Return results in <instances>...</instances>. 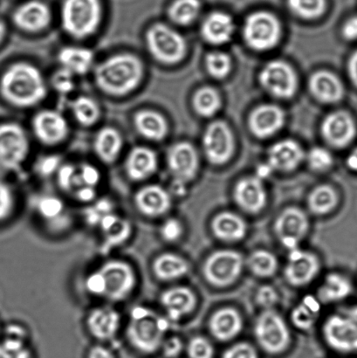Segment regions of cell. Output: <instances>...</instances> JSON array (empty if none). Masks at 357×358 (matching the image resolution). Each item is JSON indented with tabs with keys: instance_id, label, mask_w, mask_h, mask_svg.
<instances>
[{
	"instance_id": "cell-63",
	"label": "cell",
	"mask_w": 357,
	"mask_h": 358,
	"mask_svg": "<svg viewBox=\"0 0 357 358\" xmlns=\"http://www.w3.org/2000/svg\"><path fill=\"white\" fill-rule=\"evenodd\" d=\"M0 336H1V329H0Z\"/></svg>"
},
{
	"instance_id": "cell-53",
	"label": "cell",
	"mask_w": 357,
	"mask_h": 358,
	"mask_svg": "<svg viewBox=\"0 0 357 358\" xmlns=\"http://www.w3.org/2000/svg\"><path fill=\"white\" fill-rule=\"evenodd\" d=\"M52 86L57 92L62 94L71 93L75 89L73 73L64 69H59L52 77Z\"/></svg>"
},
{
	"instance_id": "cell-33",
	"label": "cell",
	"mask_w": 357,
	"mask_h": 358,
	"mask_svg": "<svg viewBox=\"0 0 357 358\" xmlns=\"http://www.w3.org/2000/svg\"><path fill=\"white\" fill-rule=\"evenodd\" d=\"M309 87L314 96L323 103H337L344 96V86L340 80L330 72L320 71L314 73L311 77Z\"/></svg>"
},
{
	"instance_id": "cell-43",
	"label": "cell",
	"mask_w": 357,
	"mask_h": 358,
	"mask_svg": "<svg viewBox=\"0 0 357 358\" xmlns=\"http://www.w3.org/2000/svg\"><path fill=\"white\" fill-rule=\"evenodd\" d=\"M28 339L3 333L0 336V358H34Z\"/></svg>"
},
{
	"instance_id": "cell-41",
	"label": "cell",
	"mask_w": 357,
	"mask_h": 358,
	"mask_svg": "<svg viewBox=\"0 0 357 358\" xmlns=\"http://www.w3.org/2000/svg\"><path fill=\"white\" fill-rule=\"evenodd\" d=\"M71 110L75 120L84 127H90L99 121L101 110L99 105L92 98L79 96L73 101Z\"/></svg>"
},
{
	"instance_id": "cell-59",
	"label": "cell",
	"mask_w": 357,
	"mask_h": 358,
	"mask_svg": "<svg viewBox=\"0 0 357 358\" xmlns=\"http://www.w3.org/2000/svg\"><path fill=\"white\" fill-rule=\"evenodd\" d=\"M342 34L346 40H357V16L351 17L342 28Z\"/></svg>"
},
{
	"instance_id": "cell-1",
	"label": "cell",
	"mask_w": 357,
	"mask_h": 358,
	"mask_svg": "<svg viewBox=\"0 0 357 358\" xmlns=\"http://www.w3.org/2000/svg\"><path fill=\"white\" fill-rule=\"evenodd\" d=\"M139 285L136 266L128 259L112 257L101 262L83 279L87 296L115 305L134 296Z\"/></svg>"
},
{
	"instance_id": "cell-9",
	"label": "cell",
	"mask_w": 357,
	"mask_h": 358,
	"mask_svg": "<svg viewBox=\"0 0 357 358\" xmlns=\"http://www.w3.org/2000/svg\"><path fill=\"white\" fill-rule=\"evenodd\" d=\"M245 259L240 252L221 249L213 252L203 266L206 282L217 287L232 285L243 271Z\"/></svg>"
},
{
	"instance_id": "cell-13",
	"label": "cell",
	"mask_w": 357,
	"mask_h": 358,
	"mask_svg": "<svg viewBox=\"0 0 357 358\" xmlns=\"http://www.w3.org/2000/svg\"><path fill=\"white\" fill-rule=\"evenodd\" d=\"M122 317L114 305L105 303L91 308L85 317V328L91 338L105 343L117 338L121 331Z\"/></svg>"
},
{
	"instance_id": "cell-48",
	"label": "cell",
	"mask_w": 357,
	"mask_h": 358,
	"mask_svg": "<svg viewBox=\"0 0 357 358\" xmlns=\"http://www.w3.org/2000/svg\"><path fill=\"white\" fill-rule=\"evenodd\" d=\"M159 233L162 241L167 243H175L180 240L184 234V224L177 217H170L163 221Z\"/></svg>"
},
{
	"instance_id": "cell-35",
	"label": "cell",
	"mask_w": 357,
	"mask_h": 358,
	"mask_svg": "<svg viewBox=\"0 0 357 358\" xmlns=\"http://www.w3.org/2000/svg\"><path fill=\"white\" fill-rule=\"evenodd\" d=\"M133 122L139 134L150 141H162L169 131L166 118L156 111L140 110L135 114Z\"/></svg>"
},
{
	"instance_id": "cell-12",
	"label": "cell",
	"mask_w": 357,
	"mask_h": 358,
	"mask_svg": "<svg viewBox=\"0 0 357 358\" xmlns=\"http://www.w3.org/2000/svg\"><path fill=\"white\" fill-rule=\"evenodd\" d=\"M276 237L289 250L298 248L309 230V220L303 210L290 206L283 210L275 221Z\"/></svg>"
},
{
	"instance_id": "cell-40",
	"label": "cell",
	"mask_w": 357,
	"mask_h": 358,
	"mask_svg": "<svg viewBox=\"0 0 357 358\" xmlns=\"http://www.w3.org/2000/svg\"><path fill=\"white\" fill-rule=\"evenodd\" d=\"M247 265L254 275L261 278L274 276L279 268L277 257L272 252L263 249L252 252L247 259Z\"/></svg>"
},
{
	"instance_id": "cell-62",
	"label": "cell",
	"mask_w": 357,
	"mask_h": 358,
	"mask_svg": "<svg viewBox=\"0 0 357 358\" xmlns=\"http://www.w3.org/2000/svg\"><path fill=\"white\" fill-rule=\"evenodd\" d=\"M6 35V27L2 20H0V44L2 43Z\"/></svg>"
},
{
	"instance_id": "cell-39",
	"label": "cell",
	"mask_w": 357,
	"mask_h": 358,
	"mask_svg": "<svg viewBox=\"0 0 357 358\" xmlns=\"http://www.w3.org/2000/svg\"><path fill=\"white\" fill-rule=\"evenodd\" d=\"M320 313V303L316 298L307 296L293 308L291 320L296 327L307 331L313 327Z\"/></svg>"
},
{
	"instance_id": "cell-17",
	"label": "cell",
	"mask_w": 357,
	"mask_h": 358,
	"mask_svg": "<svg viewBox=\"0 0 357 358\" xmlns=\"http://www.w3.org/2000/svg\"><path fill=\"white\" fill-rule=\"evenodd\" d=\"M159 301L166 317L171 322H180L187 317L198 304L196 294L185 286L168 287L160 294Z\"/></svg>"
},
{
	"instance_id": "cell-4",
	"label": "cell",
	"mask_w": 357,
	"mask_h": 358,
	"mask_svg": "<svg viewBox=\"0 0 357 358\" xmlns=\"http://www.w3.org/2000/svg\"><path fill=\"white\" fill-rule=\"evenodd\" d=\"M170 321L147 306L133 308L125 324L126 341L134 352L152 356L161 350Z\"/></svg>"
},
{
	"instance_id": "cell-54",
	"label": "cell",
	"mask_w": 357,
	"mask_h": 358,
	"mask_svg": "<svg viewBox=\"0 0 357 358\" xmlns=\"http://www.w3.org/2000/svg\"><path fill=\"white\" fill-rule=\"evenodd\" d=\"M256 303L264 310H272L279 301V294L274 287L261 286L256 293Z\"/></svg>"
},
{
	"instance_id": "cell-26",
	"label": "cell",
	"mask_w": 357,
	"mask_h": 358,
	"mask_svg": "<svg viewBox=\"0 0 357 358\" xmlns=\"http://www.w3.org/2000/svg\"><path fill=\"white\" fill-rule=\"evenodd\" d=\"M190 265L187 259L173 252H163L153 258L150 264L154 278L160 282H173L183 278L189 273Z\"/></svg>"
},
{
	"instance_id": "cell-23",
	"label": "cell",
	"mask_w": 357,
	"mask_h": 358,
	"mask_svg": "<svg viewBox=\"0 0 357 358\" xmlns=\"http://www.w3.org/2000/svg\"><path fill=\"white\" fill-rule=\"evenodd\" d=\"M321 129L325 139L337 148L349 145L356 135V122L345 111H337L328 115Z\"/></svg>"
},
{
	"instance_id": "cell-6",
	"label": "cell",
	"mask_w": 357,
	"mask_h": 358,
	"mask_svg": "<svg viewBox=\"0 0 357 358\" xmlns=\"http://www.w3.org/2000/svg\"><path fill=\"white\" fill-rule=\"evenodd\" d=\"M323 331L330 348L342 353H356L357 305L344 308L328 317Z\"/></svg>"
},
{
	"instance_id": "cell-37",
	"label": "cell",
	"mask_w": 357,
	"mask_h": 358,
	"mask_svg": "<svg viewBox=\"0 0 357 358\" xmlns=\"http://www.w3.org/2000/svg\"><path fill=\"white\" fill-rule=\"evenodd\" d=\"M62 69L75 75H85L92 69L94 55L92 50L86 48L65 47L58 54Z\"/></svg>"
},
{
	"instance_id": "cell-34",
	"label": "cell",
	"mask_w": 357,
	"mask_h": 358,
	"mask_svg": "<svg viewBox=\"0 0 357 358\" xmlns=\"http://www.w3.org/2000/svg\"><path fill=\"white\" fill-rule=\"evenodd\" d=\"M124 138L121 133L113 127H104L97 132L94 142V149L101 162L111 164L120 156Z\"/></svg>"
},
{
	"instance_id": "cell-50",
	"label": "cell",
	"mask_w": 357,
	"mask_h": 358,
	"mask_svg": "<svg viewBox=\"0 0 357 358\" xmlns=\"http://www.w3.org/2000/svg\"><path fill=\"white\" fill-rule=\"evenodd\" d=\"M189 358H213L214 348L208 339L203 336H195L187 345Z\"/></svg>"
},
{
	"instance_id": "cell-27",
	"label": "cell",
	"mask_w": 357,
	"mask_h": 358,
	"mask_svg": "<svg viewBox=\"0 0 357 358\" xmlns=\"http://www.w3.org/2000/svg\"><path fill=\"white\" fill-rule=\"evenodd\" d=\"M99 228L103 244L114 248L121 247L131 238L133 226L128 219L110 212L104 214L97 224Z\"/></svg>"
},
{
	"instance_id": "cell-36",
	"label": "cell",
	"mask_w": 357,
	"mask_h": 358,
	"mask_svg": "<svg viewBox=\"0 0 357 358\" xmlns=\"http://www.w3.org/2000/svg\"><path fill=\"white\" fill-rule=\"evenodd\" d=\"M234 31L232 17L226 13H214L205 20L202 27V35L206 41L222 45L231 40Z\"/></svg>"
},
{
	"instance_id": "cell-5",
	"label": "cell",
	"mask_w": 357,
	"mask_h": 358,
	"mask_svg": "<svg viewBox=\"0 0 357 358\" xmlns=\"http://www.w3.org/2000/svg\"><path fill=\"white\" fill-rule=\"evenodd\" d=\"M103 7L100 0H64L61 8L62 28L78 40L92 36L100 26Z\"/></svg>"
},
{
	"instance_id": "cell-32",
	"label": "cell",
	"mask_w": 357,
	"mask_h": 358,
	"mask_svg": "<svg viewBox=\"0 0 357 358\" xmlns=\"http://www.w3.org/2000/svg\"><path fill=\"white\" fill-rule=\"evenodd\" d=\"M353 292V284L347 275L342 273H330L325 277L318 289V301L321 303H335L347 299Z\"/></svg>"
},
{
	"instance_id": "cell-7",
	"label": "cell",
	"mask_w": 357,
	"mask_h": 358,
	"mask_svg": "<svg viewBox=\"0 0 357 358\" xmlns=\"http://www.w3.org/2000/svg\"><path fill=\"white\" fill-rule=\"evenodd\" d=\"M145 41L150 55L163 64H176L187 52L184 38L166 24H152L146 31Z\"/></svg>"
},
{
	"instance_id": "cell-47",
	"label": "cell",
	"mask_w": 357,
	"mask_h": 358,
	"mask_svg": "<svg viewBox=\"0 0 357 358\" xmlns=\"http://www.w3.org/2000/svg\"><path fill=\"white\" fill-rule=\"evenodd\" d=\"M206 66L210 75L214 78L222 79L230 73L232 63L228 55L223 52H212L206 58Z\"/></svg>"
},
{
	"instance_id": "cell-46",
	"label": "cell",
	"mask_w": 357,
	"mask_h": 358,
	"mask_svg": "<svg viewBox=\"0 0 357 358\" xmlns=\"http://www.w3.org/2000/svg\"><path fill=\"white\" fill-rule=\"evenodd\" d=\"M17 207L15 192L7 182L0 180V223L10 220L15 213Z\"/></svg>"
},
{
	"instance_id": "cell-2",
	"label": "cell",
	"mask_w": 357,
	"mask_h": 358,
	"mask_svg": "<svg viewBox=\"0 0 357 358\" xmlns=\"http://www.w3.org/2000/svg\"><path fill=\"white\" fill-rule=\"evenodd\" d=\"M0 94L7 103L30 108L47 96V83L40 69L27 62L10 66L0 78Z\"/></svg>"
},
{
	"instance_id": "cell-24",
	"label": "cell",
	"mask_w": 357,
	"mask_h": 358,
	"mask_svg": "<svg viewBox=\"0 0 357 358\" xmlns=\"http://www.w3.org/2000/svg\"><path fill=\"white\" fill-rule=\"evenodd\" d=\"M157 166L159 160L155 152L148 147L136 146L126 159L125 174L132 182H145L156 173Z\"/></svg>"
},
{
	"instance_id": "cell-51",
	"label": "cell",
	"mask_w": 357,
	"mask_h": 358,
	"mask_svg": "<svg viewBox=\"0 0 357 358\" xmlns=\"http://www.w3.org/2000/svg\"><path fill=\"white\" fill-rule=\"evenodd\" d=\"M57 182L63 192L73 193L77 187V166L64 164L59 166L57 173Z\"/></svg>"
},
{
	"instance_id": "cell-22",
	"label": "cell",
	"mask_w": 357,
	"mask_h": 358,
	"mask_svg": "<svg viewBox=\"0 0 357 358\" xmlns=\"http://www.w3.org/2000/svg\"><path fill=\"white\" fill-rule=\"evenodd\" d=\"M233 195L237 206L248 213H261L267 206V189L258 177L241 179L234 188Z\"/></svg>"
},
{
	"instance_id": "cell-42",
	"label": "cell",
	"mask_w": 357,
	"mask_h": 358,
	"mask_svg": "<svg viewBox=\"0 0 357 358\" xmlns=\"http://www.w3.org/2000/svg\"><path fill=\"white\" fill-rule=\"evenodd\" d=\"M201 10L199 0H175L169 8V17L174 23L187 26L197 19Z\"/></svg>"
},
{
	"instance_id": "cell-61",
	"label": "cell",
	"mask_w": 357,
	"mask_h": 358,
	"mask_svg": "<svg viewBox=\"0 0 357 358\" xmlns=\"http://www.w3.org/2000/svg\"><path fill=\"white\" fill-rule=\"evenodd\" d=\"M347 166L349 169L357 173V148L349 154L347 159Z\"/></svg>"
},
{
	"instance_id": "cell-25",
	"label": "cell",
	"mask_w": 357,
	"mask_h": 358,
	"mask_svg": "<svg viewBox=\"0 0 357 358\" xmlns=\"http://www.w3.org/2000/svg\"><path fill=\"white\" fill-rule=\"evenodd\" d=\"M13 23L20 29L38 33L51 22V10L45 3L31 0L21 5L13 15Z\"/></svg>"
},
{
	"instance_id": "cell-60",
	"label": "cell",
	"mask_w": 357,
	"mask_h": 358,
	"mask_svg": "<svg viewBox=\"0 0 357 358\" xmlns=\"http://www.w3.org/2000/svg\"><path fill=\"white\" fill-rule=\"evenodd\" d=\"M349 73L352 82L357 87V51L353 54L349 62Z\"/></svg>"
},
{
	"instance_id": "cell-19",
	"label": "cell",
	"mask_w": 357,
	"mask_h": 358,
	"mask_svg": "<svg viewBox=\"0 0 357 358\" xmlns=\"http://www.w3.org/2000/svg\"><path fill=\"white\" fill-rule=\"evenodd\" d=\"M203 143L206 157L212 164H225L233 155V134L225 122H214L209 125Z\"/></svg>"
},
{
	"instance_id": "cell-18",
	"label": "cell",
	"mask_w": 357,
	"mask_h": 358,
	"mask_svg": "<svg viewBox=\"0 0 357 358\" xmlns=\"http://www.w3.org/2000/svg\"><path fill=\"white\" fill-rule=\"evenodd\" d=\"M35 136L44 145H55L69 135V125L59 112L45 110L35 115L31 122Z\"/></svg>"
},
{
	"instance_id": "cell-56",
	"label": "cell",
	"mask_w": 357,
	"mask_h": 358,
	"mask_svg": "<svg viewBox=\"0 0 357 358\" xmlns=\"http://www.w3.org/2000/svg\"><path fill=\"white\" fill-rule=\"evenodd\" d=\"M184 343L178 336H166L160 352L166 358H177L183 352Z\"/></svg>"
},
{
	"instance_id": "cell-38",
	"label": "cell",
	"mask_w": 357,
	"mask_h": 358,
	"mask_svg": "<svg viewBox=\"0 0 357 358\" xmlns=\"http://www.w3.org/2000/svg\"><path fill=\"white\" fill-rule=\"evenodd\" d=\"M338 202L337 191L328 185L317 186L307 196V207L314 215H326L337 208Z\"/></svg>"
},
{
	"instance_id": "cell-21",
	"label": "cell",
	"mask_w": 357,
	"mask_h": 358,
	"mask_svg": "<svg viewBox=\"0 0 357 358\" xmlns=\"http://www.w3.org/2000/svg\"><path fill=\"white\" fill-rule=\"evenodd\" d=\"M34 208L42 223L54 233H62L71 227L72 219L68 207L59 196H41L35 203Z\"/></svg>"
},
{
	"instance_id": "cell-3",
	"label": "cell",
	"mask_w": 357,
	"mask_h": 358,
	"mask_svg": "<svg viewBox=\"0 0 357 358\" xmlns=\"http://www.w3.org/2000/svg\"><path fill=\"white\" fill-rule=\"evenodd\" d=\"M145 75V66L138 56L120 54L104 59L94 69L98 89L111 96H124L138 89Z\"/></svg>"
},
{
	"instance_id": "cell-31",
	"label": "cell",
	"mask_w": 357,
	"mask_h": 358,
	"mask_svg": "<svg viewBox=\"0 0 357 358\" xmlns=\"http://www.w3.org/2000/svg\"><path fill=\"white\" fill-rule=\"evenodd\" d=\"M303 159L302 148L292 140L276 143L268 153V164L274 171H293L299 166Z\"/></svg>"
},
{
	"instance_id": "cell-49",
	"label": "cell",
	"mask_w": 357,
	"mask_h": 358,
	"mask_svg": "<svg viewBox=\"0 0 357 358\" xmlns=\"http://www.w3.org/2000/svg\"><path fill=\"white\" fill-rule=\"evenodd\" d=\"M101 178L100 171L96 166L90 164H80L79 167H77L76 189L82 187V186H89V187L97 189V186L100 184Z\"/></svg>"
},
{
	"instance_id": "cell-58",
	"label": "cell",
	"mask_w": 357,
	"mask_h": 358,
	"mask_svg": "<svg viewBox=\"0 0 357 358\" xmlns=\"http://www.w3.org/2000/svg\"><path fill=\"white\" fill-rule=\"evenodd\" d=\"M87 358H117V356L105 343H97L87 350Z\"/></svg>"
},
{
	"instance_id": "cell-52",
	"label": "cell",
	"mask_w": 357,
	"mask_h": 358,
	"mask_svg": "<svg viewBox=\"0 0 357 358\" xmlns=\"http://www.w3.org/2000/svg\"><path fill=\"white\" fill-rule=\"evenodd\" d=\"M309 164L311 169L316 171H325L333 164V157L327 150L323 148H314L309 154Z\"/></svg>"
},
{
	"instance_id": "cell-11",
	"label": "cell",
	"mask_w": 357,
	"mask_h": 358,
	"mask_svg": "<svg viewBox=\"0 0 357 358\" xmlns=\"http://www.w3.org/2000/svg\"><path fill=\"white\" fill-rule=\"evenodd\" d=\"M244 37L247 43L254 50H269L277 45L281 37L279 20L269 13L252 14L245 24Z\"/></svg>"
},
{
	"instance_id": "cell-10",
	"label": "cell",
	"mask_w": 357,
	"mask_h": 358,
	"mask_svg": "<svg viewBox=\"0 0 357 358\" xmlns=\"http://www.w3.org/2000/svg\"><path fill=\"white\" fill-rule=\"evenodd\" d=\"M254 335L258 345L272 355L288 349L291 339L284 319L274 310H265L258 315L255 322Z\"/></svg>"
},
{
	"instance_id": "cell-57",
	"label": "cell",
	"mask_w": 357,
	"mask_h": 358,
	"mask_svg": "<svg viewBox=\"0 0 357 358\" xmlns=\"http://www.w3.org/2000/svg\"><path fill=\"white\" fill-rule=\"evenodd\" d=\"M59 162H61V160H59L57 156L44 157L38 163V170L43 176H49V175L57 173L59 166H61Z\"/></svg>"
},
{
	"instance_id": "cell-14",
	"label": "cell",
	"mask_w": 357,
	"mask_h": 358,
	"mask_svg": "<svg viewBox=\"0 0 357 358\" xmlns=\"http://www.w3.org/2000/svg\"><path fill=\"white\" fill-rule=\"evenodd\" d=\"M133 206L136 212L145 219L159 220L170 213L173 207V198L163 186L145 185L133 196Z\"/></svg>"
},
{
	"instance_id": "cell-55",
	"label": "cell",
	"mask_w": 357,
	"mask_h": 358,
	"mask_svg": "<svg viewBox=\"0 0 357 358\" xmlns=\"http://www.w3.org/2000/svg\"><path fill=\"white\" fill-rule=\"evenodd\" d=\"M222 358H258L256 349L249 343L242 342L231 346Z\"/></svg>"
},
{
	"instance_id": "cell-44",
	"label": "cell",
	"mask_w": 357,
	"mask_h": 358,
	"mask_svg": "<svg viewBox=\"0 0 357 358\" xmlns=\"http://www.w3.org/2000/svg\"><path fill=\"white\" fill-rule=\"evenodd\" d=\"M194 104L196 111L203 117H212L221 106L219 94L211 87H204L196 93Z\"/></svg>"
},
{
	"instance_id": "cell-8",
	"label": "cell",
	"mask_w": 357,
	"mask_h": 358,
	"mask_svg": "<svg viewBox=\"0 0 357 358\" xmlns=\"http://www.w3.org/2000/svg\"><path fill=\"white\" fill-rule=\"evenodd\" d=\"M29 139L15 122L0 124V174L19 170L29 154Z\"/></svg>"
},
{
	"instance_id": "cell-16",
	"label": "cell",
	"mask_w": 357,
	"mask_h": 358,
	"mask_svg": "<svg viewBox=\"0 0 357 358\" xmlns=\"http://www.w3.org/2000/svg\"><path fill=\"white\" fill-rule=\"evenodd\" d=\"M260 80L268 93L282 99L292 97L296 91V73L286 62L275 61L269 63L262 70Z\"/></svg>"
},
{
	"instance_id": "cell-28",
	"label": "cell",
	"mask_w": 357,
	"mask_h": 358,
	"mask_svg": "<svg viewBox=\"0 0 357 358\" xmlns=\"http://www.w3.org/2000/svg\"><path fill=\"white\" fill-rule=\"evenodd\" d=\"M242 329V317L234 308H220L210 319V332L219 341H231L240 334Z\"/></svg>"
},
{
	"instance_id": "cell-20",
	"label": "cell",
	"mask_w": 357,
	"mask_h": 358,
	"mask_svg": "<svg viewBox=\"0 0 357 358\" xmlns=\"http://www.w3.org/2000/svg\"><path fill=\"white\" fill-rule=\"evenodd\" d=\"M167 164L175 182L184 185L196 177L198 159L194 146L178 143L171 147L167 156Z\"/></svg>"
},
{
	"instance_id": "cell-45",
	"label": "cell",
	"mask_w": 357,
	"mask_h": 358,
	"mask_svg": "<svg viewBox=\"0 0 357 358\" xmlns=\"http://www.w3.org/2000/svg\"><path fill=\"white\" fill-rule=\"evenodd\" d=\"M289 9L303 19L313 20L320 17L326 9V0H288Z\"/></svg>"
},
{
	"instance_id": "cell-30",
	"label": "cell",
	"mask_w": 357,
	"mask_h": 358,
	"mask_svg": "<svg viewBox=\"0 0 357 358\" xmlns=\"http://www.w3.org/2000/svg\"><path fill=\"white\" fill-rule=\"evenodd\" d=\"M211 228L217 238L226 242L240 241L247 234L246 221L242 217L233 212L217 214L212 220Z\"/></svg>"
},
{
	"instance_id": "cell-29",
	"label": "cell",
	"mask_w": 357,
	"mask_h": 358,
	"mask_svg": "<svg viewBox=\"0 0 357 358\" xmlns=\"http://www.w3.org/2000/svg\"><path fill=\"white\" fill-rule=\"evenodd\" d=\"M285 121L283 111L275 105H263L252 113L249 120L251 131L258 138H269L282 129Z\"/></svg>"
},
{
	"instance_id": "cell-15",
	"label": "cell",
	"mask_w": 357,
	"mask_h": 358,
	"mask_svg": "<svg viewBox=\"0 0 357 358\" xmlns=\"http://www.w3.org/2000/svg\"><path fill=\"white\" fill-rule=\"evenodd\" d=\"M321 269L320 259L313 252L296 248L289 251L284 269L286 282L293 287H304L313 282Z\"/></svg>"
}]
</instances>
